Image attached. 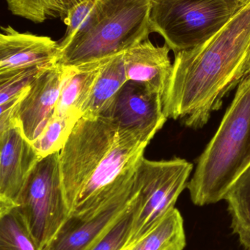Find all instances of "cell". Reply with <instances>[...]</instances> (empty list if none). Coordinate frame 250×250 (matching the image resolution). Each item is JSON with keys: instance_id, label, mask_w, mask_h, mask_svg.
<instances>
[{"instance_id": "23", "label": "cell", "mask_w": 250, "mask_h": 250, "mask_svg": "<svg viewBox=\"0 0 250 250\" xmlns=\"http://www.w3.org/2000/svg\"><path fill=\"white\" fill-rule=\"evenodd\" d=\"M95 0H85L73 9L63 21L67 26L63 39L70 38L81 26L93 7Z\"/></svg>"}, {"instance_id": "20", "label": "cell", "mask_w": 250, "mask_h": 250, "mask_svg": "<svg viewBox=\"0 0 250 250\" xmlns=\"http://www.w3.org/2000/svg\"><path fill=\"white\" fill-rule=\"evenodd\" d=\"M79 120L53 116L41 135L32 144L40 158L60 152Z\"/></svg>"}, {"instance_id": "6", "label": "cell", "mask_w": 250, "mask_h": 250, "mask_svg": "<svg viewBox=\"0 0 250 250\" xmlns=\"http://www.w3.org/2000/svg\"><path fill=\"white\" fill-rule=\"evenodd\" d=\"M192 170L193 165L180 157L161 161L144 157L135 178L129 246L146 235L175 208L179 195L187 188Z\"/></svg>"}, {"instance_id": "5", "label": "cell", "mask_w": 250, "mask_h": 250, "mask_svg": "<svg viewBox=\"0 0 250 250\" xmlns=\"http://www.w3.org/2000/svg\"><path fill=\"white\" fill-rule=\"evenodd\" d=\"M248 3L236 0H152L150 30L159 34L176 54L209 40Z\"/></svg>"}, {"instance_id": "21", "label": "cell", "mask_w": 250, "mask_h": 250, "mask_svg": "<svg viewBox=\"0 0 250 250\" xmlns=\"http://www.w3.org/2000/svg\"><path fill=\"white\" fill-rule=\"evenodd\" d=\"M48 67H33L0 74V105H18L38 76Z\"/></svg>"}, {"instance_id": "4", "label": "cell", "mask_w": 250, "mask_h": 250, "mask_svg": "<svg viewBox=\"0 0 250 250\" xmlns=\"http://www.w3.org/2000/svg\"><path fill=\"white\" fill-rule=\"evenodd\" d=\"M250 166V75L239 83L232 104L201 157L187 188L195 205L225 199Z\"/></svg>"}, {"instance_id": "19", "label": "cell", "mask_w": 250, "mask_h": 250, "mask_svg": "<svg viewBox=\"0 0 250 250\" xmlns=\"http://www.w3.org/2000/svg\"><path fill=\"white\" fill-rule=\"evenodd\" d=\"M0 250H43L17 207L0 213Z\"/></svg>"}, {"instance_id": "3", "label": "cell", "mask_w": 250, "mask_h": 250, "mask_svg": "<svg viewBox=\"0 0 250 250\" xmlns=\"http://www.w3.org/2000/svg\"><path fill=\"white\" fill-rule=\"evenodd\" d=\"M152 0H95L79 29L59 43L57 64L76 67L124 54L148 39Z\"/></svg>"}, {"instance_id": "7", "label": "cell", "mask_w": 250, "mask_h": 250, "mask_svg": "<svg viewBox=\"0 0 250 250\" xmlns=\"http://www.w3.org/2000/svg\"><path fill=\"white\" fill-rule=\"evenodd\" d=\"M17 207L37 243L43 250L46 249L69 217L62 189L60 152L37 163L25 183Z\"/></svg>"}, {"instance_id": "13", "label": "cell", "mask_w": 250, "mask_h": 250, "mask_svg": "<svg viewBox=\"0 0 250 250\" xmlns=\"http://www.w3.org/2000/svg\"><path fill=\"white\" fill-rule=\"evenodd\" d=\"M170 51L166 44L157 46L149 39L128 50L123 55L128 81L145 85L164 101L173 75Z\"/></svg>"}, {"instance_id": "12", "label": "cell", "mask_w": 250, "mask_h": 250, "mask_svg": "<svg viewBox=\"0 0 250 250\" xmlns=\"http://www.w3.org/2000/svg\"><path fill=\"white\" fill-rule=\"evenodd\" d=\"M132 201L69 216L54 240L44 250H88L129 209Z\"/></svg>"}, {"instance_id": "22", "label": "cell", "mask_w": 250, "mask_h": 250, "mask_svg": "<svg viewBox=\"0 0 250 250\" xmlns=\"http://www.w3.org/2000/svg\"><path fill=\"white\" fill-rule=\"evenodd\" d=\"M133 222L132 203L129 209L123 213L88 250H126L130 243Z\"/></svg>"}, {"instance_id": "9", "label": "cell", "mask_w": 250, "mask_h": 250, "mask_svg": "<svg viewBox=\"0 0 250 250\" xmlns=\"http://www.w3.org/2000/svg\"><path fill=\"white\" fill-rule=\"evenodd\" d=\"M70 68L59 64L44 70L31 85L16 109L15 121L23 137L32 144L54 115Z\"/></svg>"}, {"instance_id": "16", "label": "cell", "mask_w": 250, "mask_h": 250, "mask_svg": "<svg viewBox=\"0 0 250 250\" xmlns=\"http://www.w3.org/2000/svg\"><path fill=\"white\" fill-rule=\"evenodd\" d=\"M186 245L183 217L174 208L154 229L126 250H183Z\"/></svg>"}, {"instance_id": "2", "label": "cell", "mask_w": 250, "mask_h": 250, "mask_svg": "<svg viewBox=\"0 0 250 250\" xmlns=\"http://www.w3.org/2000/svg\"><path fill=\"white\" fill-rule=\"evenodd\" d=\"M250 48V1L204 43L175 54L164 99L167 119L198 129L207 124L224 97L239 84Z\"/></svg>"}, {"instance_id": "17", "label": "cell", "mask_w": 250, "mask_h": 250, "mask_svg": "<svg viewBox=\"0 0 250 250\" xmlns=\"http://www.w3.org/2000/svg\"><path fill=\"white\" fill-rule=\"evenodd\" d=\"M231 217V229L240 245L250 250V166L236 179L225 199Z\"/></svg>"}, {"instance_id": "1", "label": "cell", "mask_w": 250, "mask_h": 250, "mask_svg": "<svg viewBox=\"0 0 250 250\" xmlns=\"http://www.w3.org/2000/svg\"><path fill=\"white\" fill-rule=\"evenodd\" d=\"M149 141L104 117H81L60 151L69 216L129 202Z\"/></svg>"}, {"instance_id": "24", "label": "cell", "mask_w": 250, "mask_h": 250, "mask_svg": "<svg viewBox=\"0 0 250 250\" xmlns=\"http://www.w3.org/2000/svg\"><path fill=\"white\" fill-rule=\"evenodd\" d=\"M249 75H250V48L245 64H244L242 70H241L240 76H239V83Z\"/></svg>"}, {"instance_id": "18", "label": "cell", "mask_w": 250, "mask_h": 250, "mask_svg": "<svg viewBox=\"0 0 250 250\" xmlns=\"http://www.w3.org/2000/svg\"><path fill=\"white\" fill-rule=\"evenodd\" d=\"M8 10L15 16L34 23L49 19L64 21L70 12L85 0H5Z\"/></svg>"}, {"instance_id": "14", "label": "cell", "mask_w": 250, "mask_h": 250, "mask_svg": "<svg viewBox=\"0 0 250 250\" xmlns=\"http://www.w3.org/2000/svg\"><path fill=\"white\" fill-rule=\"evenodd\" d=\"M123 55L104 60L89 98L82 108V117H101L128 82Z\"/></svg>"}, {"instance_id": "11", "label": "cell", "mask_w": 250, "mask_h": 250, "mask_svg": "<svg viewBox=\"0 0 250 250\" xmlns=\"http://www.w3.org/2000/svg\"><path fill=\"white\" fill-rule=\"evenodd\" d=\"M60 45L47 36L22 33L10 26H1L0 74L57 64Z\"/></svg>"}, {"instance_id": "8", "label": "cell", "mask_w": 250, "mask_h": 250, "mask_svg": "<svg viewBox=\"0 0 250 250\" xmlns=\"http://www.w3.org/2000/svg\"><path fill=\"white\" fill-rule=\"evenodd\" d=\"M101 117L151 142L167 120L164 101L145 85L128 81Z\"/></svg>"}, {"instance_id": "25", "label": "cell", "mask_w": 250, "mask_h": 250, "mask_svg": "<svg viewBox=\"0 0 250 250\" xmlns=\"http://www.w3.org/2000/svg\"><path fill=\"white\" fill-rule=\"evenodd\" d=\"M236 1H242V2H249L250 0H236Z\"/></svg>"}, {"instance_id": "10", "label": "cell", "mask_w": 250, "mask_h": 250, "mask_svg": "<svg viewBox=\"0 0 250 250\" xmlns=\"http://www.w3.org/2000/svg\"><path fill=\"white\" fill-rule=\"evenodd\" d=\"M41 160L19 126L0 133V213L18 207L25 183Z\"/></svg>"}, {"instance_id": "15", "label": "cell", "mask_w": 250, "mask_h": 250, "mask_svg": "<svg viewBox=\"0 0 250 250\" xmlns=\"http://www.w3.org/2000/svg\"><path fill=\"white\" fill-rule=\"evenodd\" d=\"M104 61L69 67L53 116L82 117V108L89 98Z\"/></svg>"}]
</instances>
